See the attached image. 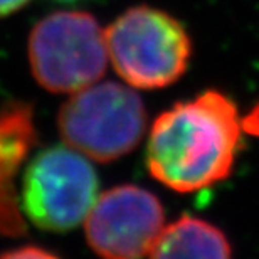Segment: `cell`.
Segmentation results:
<instances>
[{"instance_id": "cell-9", "label": "cell", "mask_w": 259, "mask_h": 259, "mask_svg": "<svg viewBox=\"0 0 259 259\" xmlns=\"http://www.w3.org/2000/svg\"><path fill=\"white\" fill-rule=\"evenodd\" d=\"M0 257H12V259H20V257H56L53 252L42 249L39 246H25L24 249H14L9 252H4L0 254Z\"/></svg>"}, {"instance_id": "cell-1", "label": "cell", "mask_w": 259, "mask_h": 259, "mask_svg": "<svg viewBox=\"0 0 259 259\" xmlns=\"http://www.w3.org/2000/svg\"><path fill=\"white\" fill-rule=\"evenodd\" d=\"M242 132L236 103L221 91H205L177 103L150 130L148 172L179 194L209 189L231 175Z\"/></svg>"}, {"instance_id": "cell-2", "label": "cell", "mask_w": 259, "mask_h": 259, "mask_svg": "<svg viewBox=\"0 0 259 259\" xmlns=\"http://www.w3.org/2000/svg\"><path fill=\"white\" fill-rule=\"evenodd\" d=\"M108 58L132 88L162 90L187 71L192 42L177 19L163 10L138 5L105 30Z\"/></svg>"}, {"instance_id": "cell-5", "label": "cell", "mask_w": 259, "mask_h": 259, "mask_svg": "<svg viewBox=\"0 0 259 259\" xmlns=\"http://www.w3.org/2000/svg\"><path fill=\"white\" fill-rule=\"evenodd\" d=\"M96 170L74 148L51 147L32 158L24 175L22 207L39 229L66 232L86 221L98 199Z\"/></svg>"}, {"instance_id": "cell-12", "label": "cell", "mask_w": 259, "mask_h": 259, "mask_svg": "<svg viewBox=\"0 0 259 259\" xmlns=\"http://www.w3.org/2000/svg\"><path fill=\"white\" fill-rule=\"evenodd\" d=\"M58 2H77V0H58Z\"/></svg>"}, {"instance_id": "cell-8", "label": "cell", "mask_w": 259, "mask_h": 259, "mask_svg": "<svg viewBox=\"0 0 259 259\" xmlns=\"http://www.w3.org/2000/svg\"><path fill=\"white\" fill-rule=\"evenodd\" d=\"M231 242L219 227L194 215H182L165 224L150 257H229Z\"/></svg>"}, {"instance_id": "cell-4", "label": "cell", "mask_w": 259, "mask_h": 259, "mask_svg": "<svg viewBox=\"0 0 259 259\" xmlns=\"http://www.w3.org/2000/svg\"><path fill=\"white\" fill-rule=\"evenodd\" d=\"M29 63L35 81L48 91L76 93L105 74V30L88 12H54L30 32Z\"/></svg>"}, {"instance_id": "cell-11", "label": "cell", "mask_w": 259, "mask_h": 259, "mask_svg": "<svg viewBox=\"0 0 259 259\" xmlns=\"http://www.w3.org/2000/svg\"><path fill=\"white\" fill-rule=\"evenodd\" d=\"M29 0H0V17L10 15L14 12H17L27 4Z\"/></svg>"}, {"instance_id": "cell-10", "label": "cell", "mask_w": 259, "mask_h": 259, "mask_svg": "<svg viewBox=\"0 0 259 259\" xmlns=\"http://www.w3.org/2000/svg\"><path fill=\"white\" fill-rule=\"evenodd\" d=\"M242 128L246 133L259 137V103L242 118Z\"/></svg>"}, {"instance_id": "cell-7", "label": "cell", "mask_w": 259, "mask_h": 259, "mask_svg": "<svg viewBox=\"0 0 259 259\" xmlns=\"http://www.w3.org/2000/svg\"><path fill=\"white\" fill-rule=\"evenodd\" d=\"M37 142L32 106L22 101H10L0 111V234L7 237L24 236L27 226L17 205L15 177Z\"/></svg>"}, {"instance_id": "cell-3", "label": "cell", "mask_w": 259, "mask_h": 259, "mask_svg": "<svg viewBox=\"0 0 259 259\" xmlns=\"http://www.w3.org/2000/svg\"><path fill=\"white\" fill-rule=\"evenodd\" d=\"M64 142L96 162L128 155L147 126L143 101L132 88L115 81L90 84L67 100L58 116Z\"/></svg>"}, {"instance_id": "cell-6", "label": "cell", "mask_w": 259, "mask_h": 259, "mask_svg": "<svg viewBox=\"0 0 259 259\" xmlns=\"http://www.w3.org/2000/svg\"><path fill=\"white\" fill-rule=\"evenodd\" d=\"M165 226L160 200L138 185H120L100 195L86 217L91 249L110 259L150 256Z\"/></svg>"}]
</instances>
